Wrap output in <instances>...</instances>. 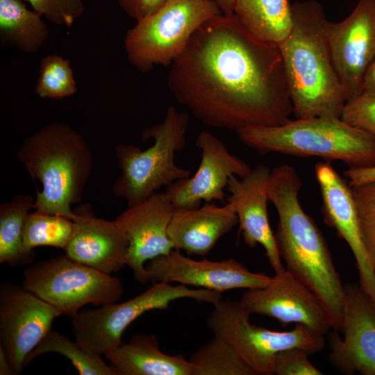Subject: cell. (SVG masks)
Masks as SVG:
<instances>
[{
    "label": "cell",
    "instance_id": "obj_26",
    "mask_svg": "<svg viewBox=\"0 0 375 375\" xmlns=\"http://www.w3.org/2000/svg\"><path fill=\"white\" fill-rule=\"evenodd\" d=\"M188 360L193 375H256L230 342L215 335Z\"/></svg>",
    "mask_w": 375,
    "mask_h": 375
},
{
    "label": "cell",
    "instance_id": "obj_18",
    "mask_svg": "<svg viewBox=\"0 0 375 375\" xmlns=\"http://www.w3.org/2000/svg\"><path fill=\"white\" fill-rule=\"evenodd\" d=\"M175 208L165 192H155L128 208L115 219L125 232L129 245L126 265L141 284L147 282L145 262L174 249L167 235V228Z\"/></svg>",
    "mask_w": 375,
    "mask_h": 375
},
{
    "label": "cell",
    "instance_id": "obj_2",
    "mask_svg": "<svg viewBox=\"0 0 375 375\" xmlns=\"http://www.w3.org/2000/svg\"><path fill=\"white\" fill-rule=\"evenodd\" d=\"M301 178L292 166L281 165L271 169L269 201L279 218L274 233L276 246L286 270L319 297L331 328L341 331L344 285L321 231L301 206Z\"/></svg>",
    "mask_w": 375,
    "mask_h": 375
},
{
    "label": "cell",
    "instance_id": "obj_7",
    "mask_svg": "<svg viewBox=\"0 0 375 375\" xmlns=\"http://www.w3.org/2000/svg\"><path fill=\"white\" fill-rule=\"evenodd\" d=\"M222 14L214 0H167L156 12L139 21L125 36L130 62L141 72L170 65L194 32L207 20Z\"/></svg>",
    "mask_w": 375,
    "mask_h": 375
},
{
    "label": "cell",
    "instance_id": "obj_28",
    "mask_svg": "<svg viewBox=\"0 0 375 375\" xmlns=\"http://www.w3.org/2000/svg\"><path fill=\"white\" fill-rule=\"evenodd\" d=\"M50 352L65 356L81 375H117L101 355L85 349L76 341L72 342L65 335L51 329L27 356L25 366L36 357Z\"/></svg>",
    "mask_w": 375,
    "mask_h": 375
},
{
    "label": "cell",
    "instance_id": "obj_29",
    "mask_svg": "<svg viewBox=\"0 0 375 375\" xmlns=\"http://www.w3.org/2000/svg\"><path fill=\"white\" fill-rule=\"evenodd\" d=\"M76 92L70 62L60 56H47L41 60L35 93L42 98L60 99Z\"/></svg>",
    "mask_w": 375,
    "mask_h": 375
},
{
    "label": "cell",
    "instance_id": "obj_36",
    "mask_svg": "<svg viewBox=\"0 0 375 375\" xmlns=\"http://www.w3.org/2000/svg\"><path fill=\"white\" fill-rule=\"evenodd\" d=\"M364 240L375 265V217H360Z\"/></svg>",
    "mask_w": 375,
    "mask_h": 375
},
{
    "label": "cell",
    "instance_id": "obj_17",
    "mask_svg": "<svg viewBox=\"0 0 375 375\" xmlns=\"http://www.w3.org/2000/svg\"><path fill=\"white\" fill-rule=\"evenodd\" d=\"M341 339L330 333L329 361L341 372L375 375V306L359 284L344 285Z\"/></svg>",
    "mask_w": 375,
    "mask_h": 375
},
{
    "label": "cell",
    "instance_id": "obj_1",
    "mask_svg": "<svg viewBox=\"0 0 375 375\" xmlns=\"http://www.w3.org/2000/svg\"><path fill=\"white\" fill-rule=\"evenodd\" d=\"M169 66L171 92L207 126L238 132L290 119L278 44L254 35L234 14L203 23Z\"/></svg>",
    "mask_w": 375,
    "mask_h": 375
},
{
    "label": "cell",
    "instance_id": "obj_11",
    "mask_svg": "<svg viewBox=\"0 0 375 375\" xmlns=\"http://www.w3.org/2000/svg\"><path fill=\"white\" fill-rule=\"evenodd\" d=\"M60 315L23 286L10 282L0 285V345L15 374L21 373L27 356Z\"/></svg>",
    "mask_w": 375,
    "mask_h": 375
},
{
    "label": "cell",
    "instance_id": "obj_23",
    "mask_svg": "<svg viewBox=\"0 0 375 375\" xmlns=\"http://www.w3.org/2000/svg\"><path fill=\"white\" fill-rule=\"evenodd\" d=\"M233 14L254 35L276 44L292 26L289 0H235Z\"/></svg>",
    "mask_w": 375,
    "mask_h": 375
},
{
    "label": "cell",
    "instance_id": "obj_25",
    "mask_svg": "<svg viewBox=\"0 0 375 375\" xmlns=\"http://www.w3.org/2000/svg\"><path fill=\"white\" fill-rule=\"evenodd\" d=\"M34 200L28 194H19L0 206V263L12 266L31 263L35 255L23 248L22 231L25 218L33 208Z\"/></svg>",
    "mask_w": 375,
    "mask_h": 375
},
{
    "label": "cell",
    "instance_id": "obj_15",
    "mask_svg": "<svg viewBox=\"0 0 375 375\" xmlns=\"http://www.w3.org/2000/svg\"><path fill=\"white\" fill-rule=\"evenodd\" d=\"M240 303L249 315L276 319L283 326L302 324L322 335L332 328L319 297L286 269L275 274L269 285L248 289Z\"/></svg>",
    "mask_w": 375,
    "mask_h": 375
},
{
    "label": "cell",
    "instance_id": "obj_16",
    "mask_svg": "<svg viewBox=\"0 0 375 375\" xmlns=\"http://www.w3.org/2000/svg\"><path fill=\"white\" fill-rule=\"evenodd\" d=\"M196 145L201 151V158L195 174L174 182L165 190L175 208H197L202 201L224 202L229 178L233 175L243 177L251 169L208 131L199 133Z\"/></svg>",
    "mask_w": 375,
    "mask_h": 375
},
{
    "label": "cell",
    "instance_id": "obj_10",
    "mask_svg": "<svg viewBox=\"0 0 375 375\" xmlns=\"http://www.w3.org/2000/svg\"><path fill=\"white\" fill-rule=\"evenodd\" d=\"M22 286L72 317L84 306L116 303L123 293L122 281L78 262L65 254L40 261L23 272Z\"/></svg>",
    "mask_w": 375,
    "mask_h": 375
},
{
    "label": "cell",
    "instance_id": "obj_24",
    "mask_svg": "<svg viewBox=\"0 0 375 375\" xmlns=\"http://www.w3.org/2000/svg\"><path fill=\"white\" fill-rule=\"evenodd\" d=\"M41 15L28 10L21 0H0V38L3 44L33 53L49 36Z\"/></svg>",
    "mask_w": 375,
    "mask_h": 375
},
{
    "label": "cell",
    "instance_id": "obj_27",
    "mask_svg": "<svg viewBox=\"0 0 375 375\" xmlns=\"http://www.w3.org/2000/svg\"><path fill=\"white\" fill-rule=\"evenodd\" d=\"M76 230L75 222L63 216L49 215L37 210L28 212L23 231V248L26 253L35 255L33 249L51 246L64 249Z\"/></svg>",
    "mask_w": 375,
    "mask_h": 375
},
{
    "label": "cell",
    "instance_id": "obj_4",
    "mask_svg": "<svg viewBox=\"0 0 375 375\" xmlns=\"http://www.w3.org/2000/svg\"><path fill=\"white\" fill-rule=\"evenodd\" d=\"M17 156L42 186L33 208L74 220L76 214L71 206L81 201L94 163L83 137L66 124L51 123L26 138Z\"/></svg>",
    "mask_w": 375,
    "mask_h": 375
},
{
    "label": "cell",
    "instance_id": "obj_19",
    "mask_svg": "<svg viewBox=\"0 0 375 375\" xmlns=\"http://www.w3.org/2000/svg\"><path fill=\"white\" fill-rule=\"evenodd\" d=\"M270 172L267 166L258 165L243 177L231 176L226 186L230 194L226 200L238 217L240 231L246 245L253 248L261 244L271 267L278 274L285 269L268 219Z\"/></svg>",
    "mask_w": 375,
    "mask_h": 375
},
{
    "label": "cell",
    "instance_id": "obj_8",
    "mask_svg": "<svg viewBox=\"0 0 375 375\" xmlns=\"http://www.w3.org/2000/svg\"><path fill=\"white\" fill-rule=\"evenodd\" d=\"M183 298L214 306L222 299V294L205 288L191 289L183 284L153 283L148 290L125 302L81 309L70 317L75 341L94 353L104 355L123 343L124 330L140 315L155 309H166L172 301Z\"/></svg>",
    "mask_w": 375,
    "mask_h": 375
},
{
    "label": "cell",
    "instance_id": "obj_9",
    "mask_svg": "<svg viewBox=\"0 0 375 375\" xmlns=\"http://www.w3.org/2000/svg\"><path fill=\"white\" fill-rule=\"evenodd\" d=\"M250 315L240 301L221 299L214 305L206 324L215 335L230 342L256 374H274L276 354L290 348H299L309 356L324 346V335L302 324L294 329L275 331L250 322Z\"/></svg>",
    "mask_w": 375,
    "mask_h": 375
},
{
    "label": "cell",
    "instance_id": "obj_35",
    "mask_svg": "<svg viewBox=\"0 0 375 375\" xmlns=\"http://www.w3.org/2000/svg\"><path fill=\"white\" fill-rule=\"evenodd\" d=\"M344 175L351 188L364 185L375 181V166L349 168L344 172Z\"/></svg>",
    "mask_w": 375,
    "mask_h": 375
},
{
    "label": "cell",
    "instance_id": "obj_3",
    "mask_svg": "<svg viewBox=\"0 0 375 375\" xmlns=\"http://www.w3.org/2000/svg\"><path fill=\"white\" fill-rule=\"evenodd\" d=\"M292 26L278 44L296 118H341L346 103L327 38L328 21L320 3L292 5Z\"/></svg>",
    "mask_w": 375,
    "mask_h": 375
},
{
    "label": "cell",
    "instance_id": "obj_21",
    "mask_svg": "<svg viewBox=\"0 0 375 375\" xmlns=\"http://www.w3.org/2000/svg\"><path fill=\"white\" fill-rule=\"evenodd\" d=\"M210 203L194 209L175 208L167 228L174 249L188 256H205L238 223L231 204L217 206Z\"/></svg>",
    "mask_w": 375,
    "mask_h": 375
},
{
    "label": "cell",
    "instance_id": "obj_34",
    "mask_svg": "<svg viewBox=\"0 0 375 375\" xmlns=\"http://www.w3.org/2000/svg\"><path fill=\"white\" fill-rule=\"evenodd\" d=\"M167 0H117L122 9L139 21L159 10Z\"/></svg>",
    "mask_w": 375,
    "mask_h": 375
},
{
    "label": "cell",
    "instance_id": "obj_5",
    "mask_svg": "<svg viewBox=\"0 0 375 375\" xmlns=\"http://www.w3.org/2000/svg\"><path fill=\"white\" fill-rule=\"evenodd\" d=\"M240 141L260 154L270 152L340 160L349 168L375 166V136L341 118L289 119L279 126L242 129Z\"/></svg>",
    "mask_w": 375,
    "mask_h": 375
},
{
    "label": "cell",
    "instance_id": "obj_31",
    "mask_svg": "<svg viewBox=\"0 0 375 375\" xmlns=\"http://www.w3.org/2000/svg\"><path fill=\"white\" fill-rule=\"evenodd\" d=\"M341 119L375 136V96L360 95L347 101Z\"/></svg>",
    "mask_w": 375,
    "mask_h": 375
},
{
    "label": "cell",
    "instance_id": "obj_32",
    "mask_svg": "<svg viewBox=\"0 0 375 375\" xmlns=\"http://www.w3.org/2000/svg\"><path fill=\"white\" fill-rule=\"evenodd\" d=\"M309 354L299 348H290L278 352L273 371L277 375H322L323 373L308 360Z\"/></svg>",
    "mask_w": 375,
    "mask_h": 375
},
{
    "label": "cell",
    "instance_id": "obj_38",
    "mask_svg": "<svg viewBox=\"0 0 375 375\" xmlns=\"http://www.w3.org/2000/svg\"><path fill=\"white\" fill-rule=\"evenodd\" d=\"M15 374L6 356V354L0 345V375Z\"/></svg>",
    "mask_w": 375,
    "mask_h": 375
},
{
    "label": "cell",
    "instance_id": "obj_22",
    "mask_svg": "<svg viewBox=\"0 0 375 375\" xmlns=\"http://www.w3.org/2000/svg\"><path fill=\"white\" fill-rule=\"evenodd\" d=\"M117 375H193L194 366L183 355L162 352L153 335L138 333L104 354Z\"/></svg>",
    "mask_w": 375,
    "mask_h": 375
},
{
    "label": "cell",
    "instance_id": "obj_13",
    "mask_svg": "<svg viewBox=\"0 0 375 375\" xmlns=\"http://www.w3.org/2000/svg\"><path fill=\"white\" fill-rule=\"evenodd\" d=\"M326 31L347 102L360 95L364 74L375 56V0H360L343 20L328 22Z\"/></svg>",
    "mask_w": 375,
    "mask_h": 375
},
{
    "label": "cell",
    "instance_id": "obj_6",
    "mask_svg": "<svg viewBox=\"0 0 375 375\" xmlns=\"http://www.w3.org/2000/svg\"><path fill=\"white\" fill-rule=\"evenodd\" d=\"M189 115L169 106L163 121L147 128L142 140L154 142L145 150L131 144H118L115 156L122 174L112 185V193L134 206L156 192L162 186L191 176L190 169L175 163V155L186 144Z\"/></svg>",
    "mask_w": 375,
    "mask_h": 375
},
{
    "label": "cell",
    "instance_id": "obj_12",
    "mask_svg": "<svg viewBox=\"0 0 375 375\" xmlns=\"http://www.w3.org/2000/svg\"><path fill=\"white\" fill-rule=\"evenodd\" d=\"M315 173L324 222L350 247L356 262L360 288L375 306V265L364 240L352 188L329 161L315 164Z\"/></svg>",
    "mask_w": 375,
    "mask_h": 375
},
{
    "label": "cell",
    "instance_id": "obj_30",
    "mask_svg": "<svg viewBox=\"0 0 375 375\" xmlns=\"http://www.w3.org/2000/svg\"><path fill=\"white\" fill-rule=\"evenodd\" d=\"M51 22L70 27L84 11L82 0H26Z\"/></svg>",
    "mask_w": 375,
    "mask_h": 375
},
{
    "label": "cell",
    "instance_id": "obj_33",
    "mask_svg": "<svg viewBox=\"0 0 375 375\" xmlns=\"http://www.w3.org/2000/svg\"><path fill=\"white\" fill-rule=\"evenodd\" d=\"M351 188L360 217H375V181Z\"/></svg>",
    "mask_w": 375,
    "mask_h": 375
},
{
    "label": "cell",
    "instance_id": "obj_20",
    "mask_svg": "<svg viewBox=\"0 0 375 375\" xmlns=\"http://www.w3.org/2000/svg\"><path fill=\"white\" fill-rule=\"evenodd\" d=\"M74 212L76 230L63 249L69 258L110 275L126 265L129 242L116 222L94 216L91 206L84 204Z\"/></svg>",
    "mask_w": 375,
    "mask_h": 375
},
{
    "label": "cell",
    "instance_id": "obj_39",
    "mask_svg": "<svg viewBox=\"0 0 375 375\" xmlns=\"http://www.w3.org/2000/svg\"><path fill=\"white\" fill-rule=\"evenodd\" d=\"M219 7L222 12L225 15L233 14L235 0H214Z\"/></svg>",
    "mask_w": 375,
    "mask_h": 375
},
{
    "label": "cell",
    "instance_id": "obj_14",
    "mask_svg": "<svg viewBox=\"0 0 375 375\" xmlns=\"http://www.w3.org/2000/svg\"><path fill=\"white\" fill-rule=\"evenodd\" d=\"M147 281L178 283L222 292L234 289L265 287L274 277L250 272L234 258L195 260L174 249L169 255L156 257L145 265Z\"/></svg>",
    "mask_w": 375,
    "mask_h": 375
},
{
    "label": "cell",
    "instance_id": "obj_37",
    "mask_svg": "<svg viewBox=\"0 0 375 375\" xmlns=\"http://www.w3.org/2000/svg\"><path fill=\"white\" fill-rule=\"evenodd\" d=\"M360 95L375 96V56L364 74Z\"/></svg>",
    "mask_w": 375,
    "mask_h": 375
}]
</instances>
